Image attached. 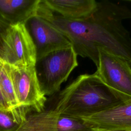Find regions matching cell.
I'll use <instances>...</instances> for the list:
<instances>
[{
  "instance_id": "obj_1",
  "label": "cell",
  "mask_w": 131,
  "mask_h": 131,
  "mask_svg": "<svg viewBox=\"0 0 131 131\" xmlns=\"http://www.w3.org/2000/svg\"><path fill=\"white\" fill-rule=\"evenodd\" d=\"M36 16L45 19L68 39L77 55L89 58L97 67L98 51L120 57L131 65V36L123 20L131 18L126 6L108 1L97 2L95 11L78 20L65 19L40 0Z\"/></svg>"
},
{
  "instance_id": "obj_2",
  "label": "cell",
  "mask_w": 131,
  "mask_h": 131,
  "mask_svg": "<svg viewBox=\"0 0 131 131\" xmlns=\"http://www.w3.org/2000/svg\"><path fill=\"white\" fill-rule=\"evenodd\" d=\"M53 106L56 113L80 118L101 112L131 99L106 85L96 74H82L58 93Z\"/></svg>"
},
{
  "instance_id": "obj_3",
  "label": "cell",
  "mask_w": 131,
  "mask_h": 131,
  "mask_svg": "<svg viewBox=\"0 0 131 131\" xmlns=\"http://www.w3.org/2000/svg\"><path fill=\"white\" fill-rule=\"evenodd\" d=\"M77 56L71 46L52 52L37 61L35 68L38 78L46 97L59 92L61 84L78 66Z\"/></svg>"
},
{
  "instance_id": "obj_4",
  "label": "cell",
  "mask_w": 131,
  "mask_h": 131,
  "mask_svg": "<svg viewBox=\"0 0 131 131\" xmlns=\"http://www.w3.org/2000/svg\"><path fill=\"white\" fill-rule=\"evenodd\" d=\"M0 56L10 65L35 67L36 48L25 24L10 25L1 37Z\"/></svg>"
},
{
  "instance_id": "obj_5",
  "label": "cell",
  "mask_w": 131,
  "mask_h": 131,
  "mask_svg": "<svg viewBox=\"0 0 131 131\" xmlns=\"http://www.w3.org/2000/svg\"><path fill=\"white\" fill-rule=\"evenodd\" d=\"M9 65L19 105L34 113L44 111L47 98L41 89L35 67H17Z\"/></svg>"
},
{
  "instance_id": "obj_6",
  "label": "cell",
  "mask_w": 131,
  "mask_h": 131,
  "mask_svg": "<svg viewBox=\"0 0 131 131\" xmlns=\"http://www.w3.org/2000/svg\"><path fill=\"white\" fill-rule=\"evenodd\" d=\"M95 72L109 88L131 99V65L125 59L103 50L98 51Z\"/></svg>"
},
{
  "instance_id": "obj_7",
  "label": "cell",
  "mask_w": 131,
  "mask_h": 131,
  "mask_svg": "<svg viewBox=\"0 0 131 131\" xmlns=\"http://www.w3.org/2000/svg\"><path fill=\"white\" fill-rule=\"evenodd\" d=\"M26 25L35 44L37 61L52 52L72 46L62 33L40 17L35 16Z\"/></svg>"
},
{
  "instance_id": "obj_8",
  "label": "cell",
  "mask_w": 131,
  "mask_h": 131,
  "mask_svg": "<svg viewBox=\"0 0 131 131\" xmlns=\"http://www.w3.org/2000/svg\"><path fill=\"white\" fill-rule=\"evenodd\" d=\"M79 119L90 128L107 131H131V99Z\"/></svg>"
},
{
  "instance_id": "obj_9",
  "label": "cell",
  "mask_w": 131,
  "mask_h": 131,
  "mask_svg": "<svg viewBox=\"0 0 131 131\" xmlns=\"http://www.w3.org/2000/svg\"><path fill=\"white\" fill-rule=\"evenodd\" d=\"M54 13L70 20H78L91 15L96 10L95 0H43Z\"/></svg>"
},
{
  "instance_id": "obj_10",
  "label": "cell",
  "mask_w": 131,
  "mask_h": 131,
  "mask_svg": "<svg viewBox=\"0 0 131 131\" xmlns=\"http://www.w3.org/2000/svg\"><path fill=\"white\" fill-rule=\"evenodd\" d=\"M40 0H0V17L9 25L26 24L36 16Z\"/></svg>"
},
{
  "instance_id": "obj_11",
  "label": "cell",
  "mask_w": 131,
  "mask_h": 131,
  "mask_svg": "<svg viewBox=\"0 0 131 131\" xmlns=\"http://www.w3.org/2000/svg\"><path fill=\"white\" fill-rule=\"evenodd\" d=\"M57 115L51 108L29 114L16 131H57Z\"/></svg>"
},
{
  "instance_id": "obj_12",
  "label": "cell",
  "mask_w": 131,
  "mask_h": 131,
  "mask_svg": "<svg viewBox=\"0 0 131 131\" xmlns=\"http://www.w3.org/2000/svg\"><path fill=\"white\" fill-rule=\"evenodd\" d=\"M30 112V110L25 107L12 110H0V131H16Z\"/></svg>"
},
{
  "instance_id": "obj_13",
  "label": "cell",
  "mask_w": 131,
  "mask_h": 131,
  "mask_svg": "<svg viewBox=\"0 0 131 131\" xmlns=\"http://www.w3.org/2000/svg\"><path fill=\"white\" fill-rule=\"evenodd\" d=\"M0 87L10 110L24 107L19 104L10 74L9 65L5 61L0 70Z\"/></svg>"
},
{
  "instance_id": "obj_14",
  "label": "cell",
  "mask_w": 131,
  "mask_h": 131,
  "mask_svg": "<svg viewBox=\"0 0 131 131\" xmlns=\"http://www.w3.org/2000/svg\"><path fill=\"white\" fill-rule=\"evenodd\" d=\"M90 128L79 118L59 114L57 115L56 120L57 131H85Z\"/></svg>"
},
{
  "instance_id": "obj_15",
  "label": "cell",
  "mask_w": 131,
  "mask_h": 131,
  "mask_svg": "<svg viewBox=\"0 0 131 131\" xmlns=\"http://www.w3.org/2000/svg\"><path fill=\"white\" fill-rule=\"evenodd\" d=\"M0 110H11L4 96L2 89L0 87Z\"/></svg>"
},
{
  "instance_id": "obj_16",
  "label": "cell",
  "mask_w": 131,
  "mask_h": 131,
  "mask_svg": "<svg viewBox=\"0 0 131 131\" xmlns=\"http://www.w3.org/2000/svg\"><path fill=\"white\" fill-rule=\"evenodd\" d=\"M9 25H9L7 23L4 21L0 17V45L1 42L2 35L3 34V33L5 31V30L7 29V28L9 26Z\"/></svg>"
},
{
  "instance_id": "obj_17",
  "label": "cell",
  "mask_w": 131,
  "mask_h": 131,
  "mask_svg": "<svg viewBox=\"0 0 131 131\" xmlns=\"http://www.w3.org/2000/svg\"><path fill=\"white\" fill-rule=\"evenodd\" d=\"M85 131H107V130H99V129H96L90 128L89 129L86 130Z\"/></svg>"
},
{
  "instance_id": "obj_18",
  "label": "cell",
  "mask_w": 131,
  "mask_h": 131,
  "mask_svg": "<svg viewBox=\"0 0 131 131\" xmlns=\"http://www.w3.org/2000/svg\"><path fill=\"white\" fill-rule=\"evenodd\" d=\"M4 62V61L2 59V58L0 56V70H1V69L2 67V66H3V64Z\"/></svg>"
}]
</instances>
